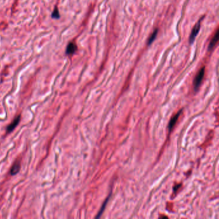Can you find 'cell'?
<instances>
[{"instance_id":"obj_1","label":"cell","mask_w":219,"mask_h":219,"mask_svg":"<svg viewBox=\"0 0 219 219\" xmlns=\"http://www.w3.org/2000/svg\"><path fill=\"white\" fill-rule=\"evenodd\" d=\"M204 73H205V67H202V68L200 69V71L198 72L197 76L195 77V80L194 81V89L195 91H197L200 87V85L202 81L203 78H204Z\"/></svg>"},{"instance_id":"obj_2","label":"cell","mask_w":219,"mask_h":219,"mask_svg":"<svg viewBox=\"0 0 219 219\" xmlns=\"http://www.w3.org/2000/svg\"><path fill=\"white\" fill-rule=\"evenodd\" d=\"M202 19H203V17H202L201 19H200L199 21L197 22V24L195 25V27H194V28H193L192 33H191V35H190V43L191 44L194 43L195 37H197L198 33H199V30H200V23H201V21Z\"/></svg>"},{"instance_id":"obj_3","label":"cell","mask_w":219,"mask_h":219,"mask_svg":"<svg viewBox=\"0 0 219 219\" xmlns=\"http://www.w3.org/2000/svg\"><path fill=\"white\" fill-rule=\"evenodd\" d=\"M20 120H21V116L20 115L15 117V119L12 121V123L10 124L9 126H8L7 128V132L8 133L11 132L13 130H14L15 127L17 126V125L19 124Z\"/></svg>"},{"instance_id":"obj_4","label":"cell","mask_w":219,"mask_h":219,"mask_svg":"<svg viewBox=\"0 0 219 219\" xmlns=\"http://www.w3.org/2000/svg\"><path fill=\"white\" fill-rule=\"evenodd\" d=\"M181 113H182V110L179 111L178 113H177L175 116H174L172 118V119L170 120V123H169V125H168L169 131H171V130L174 128V127L176 125L177 120H178V118H179V116H180V115H181Z\"/></svg>"},{"instance_id":"obj_5","label":"cell","mask_w":219,"mask_h":219,"mask_svg":"<svg viewBox=\"0 0 219 219\" xmlns=\"http://www.w3.org/2000/svg\"><path fill=\"white\" fill-rule=\"evenodd\" d=\"M21 168V163L19 161H15L14 163V165L12 166L11 169H10V173L12 176H14L15 174H17L19 171L20 170Z\"/></svg>"},{"instance_id":"obj_6","label":"cell","mask_w":219,"mask_h":219,"mask_svg":"<svg viewBox=\"0 0 219 219\" xmlns=\"http://www.w3.org/2000/svg\"><path fill=\"white\" fill-rule=\"evenodd\" d=\"M77 47L76 44H75L74 43H70L67 46L66 51L67 54L72 55L77 51Z\"/></svg>"},{"instance_id":"obj_7","label":"cell","mask_w":219,"mask_h":219,"mask_svg":"<svg viewBox=\"0 0 219 219\" xmlns=\"http://www.w3.org/2000/svg\"><path fill=\"white\" fill-rule=\"evenodd\" d=\"M218 41V30H217L215 35L213 36V39H212V41H211L210 45L209 46H208V49L211 50V49H212L213 48H214L215 46L217 44Z\"/></svg>"},{"instance_id":"obj_8","label":"cell","mask_w":219,"mask_h":219,"mask_svg":"<svg viewBox=\"0 0 219 219\" xmlns=\"http://www.w3.org/2000/svg\"><path fill=\"white\" fill-rule=\"evenodd\" d=\"M109 199V196L107 198L106 200H105V202H104V203H103V205H102V206H101V208H100V212H98V215H97V216H96V218H99V217H100V216L101 215V213H103V211H104V210H105V206L107 205V202H108Z\"/></svg>"},{"instance_id":"obj_9","label":"cell","mask_w":219,"mask_h":219,"mask_svg":"<svg viewBox=\"0 0 219 219\" xmlns=\"http://www.w3.org/2000/svg\"><path fill=\"white\" fill-rule=\"evenodd\" d=\"M51 17L54 18V19H58V18L60 17L59 9L58 8H57V7H55V8L53 12L51 14Z\"/></svg>"},{"instance_id":"obj_10","label":"cell","mask_w":219,"mask_h":219,"mask_svg":"<svg viewBox=\"0 0 219 219\" xmlns=\"http://www.w3.org/2000/svg\"><path fill=\"white\" fill-rule=\"evenodd\" d=\"M157 34H158V30H156L154 32H153L152 34L151 35L150 37L149 38V39H148V44H150L153 42L154 41V39L156 37V36H157Z\"/></svg>"}]
</instances>
